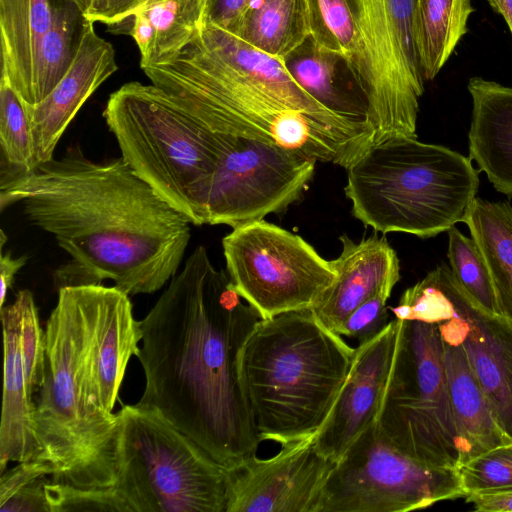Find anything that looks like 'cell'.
I'll return each instance as SVG.
<instances>
[{"label":"cell","instance_id":"cell-1","mask_svg":"<svg viewBox=\"0 0 512 512\" xmlns=\"http://www.w3.org/2000/svg\"><path fill=\"white\" fill-rule=\"evenodd\" d=\"M18 204L70 256L57 290L112 280L127 295L151 294L172 279L191 222L122 157L96 162L80 147L32 171L0 177V210Z\"/></svg>","mask_w":512,"mask_h":512},{"label":"cell","instance_id":"cell-2","mask_svg":"<svg viewBox=\"0 0 512 512\" xmlns=\"http://www.w3.org/2000/svg\"><path fill=\"white\" fill-rule=\"evenodd\" d=\"M195 248L140 322V405L154 408L227 469L261 442L239 383L240 349L260 314Z\"/></svg>","mask_w":512,"mask_h":512},{"label":"cell","instance_id":"cell-3","mask_svg":"<svg viewBox=\"0 0 512 512\" xmlns=\"http://www.w3.org/2000/svg\"><path fill=\"white\" fill-rule=\"evenodd\" d=\"M354 352L310 309L260 319L238 356L240 387L259 439L285 445L314 437Z\"/></svg>","mask_w":512,"mask_h":512},{"label":"cell","instance_id":"cell-4","mask_svg":"<svg viewBox=\"0 0 512 512\" xmlns=\"http://www.w3.org/2000/svg\"><path fill=\"white\" fill-rule=\"evenodd\" d=\"M142 70L214 132L281 146L345 169L374 145L372 127L332 123L302 111L230 67L198 36L171 63Z\"/></svg>","mask_w":512,"mask_h":512},{"label":"cell","instance_id":"cell-5","mask_svg":"<svg viewBox=\"0 0 512 512\" xmlns=\"http://www.w3.org/2000/svg\"><path fill=\"white\" fill-rule=\"evenodd\" d=\"M89 361L85 287L61 288L46 321L44 377L33 397L38 458L53 465V483L108 489L119 473L121 418L90 408Z\"/></svg>","mask_w":512,"mask_h":512},{"label":"cell","instance_id":"cell-6","mask_svg":"<svg viewBox=\"0 0 512 512\" xmlns=\"http://www.w3.org/2000/svg\"><path fill=\"white\" fill-rule=\"evenodd\" d=\"M346 170L355 218L376 232L421 238L463 221L480 183L470 157L417 138L375 144Z\"/></svg>","mask_w":512,"mask_h":512},{"label":"cell","instance_id":"cell-7","mask_svg":"<svg viewBox=\"0 0 512 512\" xmlns=\"http://www.w3.org/2000/svg\"><path fill=\"white\" fill-rule=\"evenodd\" d=\"M103 117L132 170L193 225L206 224L205 204L219 157L217 133L160 87L137 81L109 96Z\"/></svg>","mask_w":512,"mask_h":512},{"label":"cell","instance_id":"cell-8","mask_svg":"<svg viewBox=\"0 0 512 512\" xmlns=\"http://www.w3.org/2000/svg\"><path fill=\"white\" fill-rule=\"evenodd\" d=\"M119 473L125 512H226L228 469L154 408L123 405Z\"/></svg>","mask_w":512,"mask_h":512},{"label":"cell","instance_id":"cell-9","mask_svg":"<svg viewBox=\"0 0 512 512\" xmlns=\"http://www.w3.org/2000/svg\"><path fill=\"white\" fill-rule=\"evenodd\" d=\"M376 424L408 457L430 466L459 467L462 446L437 324L398 320L394 357Z\"/></svg>","mask_w":512,"mask_h":512},{"label":"cell","instance_id":"cell-10","mask_svg":"<svg viewBox=\"0 0 512 512\" xmlns=\"http://www.w3.org/2000/svg\"><path fill=\"white\" fill-rule=\"evenodd\" d=\"M461 497L465 492L457 469L408 457L375 421L334 463L318 512H406Z\"/></svg>","mask_w":512,"mask_h":512},{"label":"cell","instance_id":"cell-11","mask_svg":"<svg viewBox=\"0 0 512 512\" xmlns=\"http://www.w3.org/2000/svg\"><path fill=\"white\" fill-rule=\"evenodd\" d=\"M222 247L231 282L262 319L311 309L337 278L302 237L264 220L233 229Z\"/></svg>","mask_w":512,"mask_h":512},{"label":"cell","instance_id":"cell-12","mask_svg":"<svg viewBox=\"0 0 512 512\" xmlns=\"http://www.w3.org/2000/svg\"><path fill=\"white\" fill-rule=\"evenodd\" d=\"M219 157L206 204L205 223L233 229L280 213L296 202L317 160L266 142L216 132Z\"/></svg>","mask_w":512,"mask_h":512},{"label":"cell","instance_id":"cell-13","mask_svg":"<svg viewBox=\"0 0 512 512\" xmlns=\"http://www.w3.org/2000/svg\"><path fill=\"white\" fill-rule=\"evenodd\" d=\"M412 320L443 324L461 343L494 415L512 438V321L482 309L441 264L409 295Z\"/></svg>","mask_w":512,"mask_h":512},{"label":"cell","instance_id":"cell-14","mask_svg":"<svg viewBox=\"0 0 512 512\" xmlns=\"http://www.w3.org/2000/svg\"><path fill=\"white\" fill-rule=\"evenodd\" d=\"M350 1L359 30L358 53L351 71L368 100L374 145L392 138H417L424 83L409 67L385 1Z\"/></svg>","mask_w":512,"mask_h":512},{"label":"cell","instance_id":"cell-15","mask_svg":"<svg viewBox=\"0 0 512 512\" xmlns=\"http://www.w3.org/2000/svg\"><path fill=\"white\" fill-rule=\"evenodd\" d=\"M314 437L281 445L273 457L254 455L228 469L226 512H318L335 462L317 450Z\"/></svg>","mask_w":512,"mask_h":512},{"label":"cell","instance_id":"cell-16","mask_svg":"<svg viewBox=\"0 0 512 512\" xmlns=\"http://www.w3.org/2000/svg\"><path fill=\"white\" fill-rule=\"evenodd\" d=\"M398 320L355 348L347 378L322 427L314 437L317 450L336 462L377 419L394 357Z\"/></svg>","mask_w":512,"mask_h":512},{"label":"cell","instance_id":"cell-17","mask_svg":"<svg viewBox=\"0 0 512 512\" xmlns=\"http://www.w3.org/2000/svg\"><path fill=\"white\" fill-rule=\"evenodd\" d=\"M84 287L90 332L89 405L98 415L112 418L127 365L140 347V322L123 291L102 284Z\"/></svg>","mask_w":512,"mask_h":512},{"label":"cell","instance_id":"cell-18","mask_svg":"<svg viewBox=\"0 0 512 512\" xmlns=\"http://www.w3.org/2000/svg\"><path fill=\"white\" fill-rule=\"evenodd\" d=\"M88 21L69 69L39 103L25 106L32 129L36 161L54 158L55 148L88 98L118 69L111 43L100 37Z\"/></svg>","mask_w":512,"mask_h":512},{"label":"cell","instance_id":"cell-19","mask_svg":"<svg viewBox=\"0 0 512 512\" xmlns=\"http://www.w3.org/2000/svg\"><path fill=\"white\" fill-rule=\"evenodd\" d=\"M339 239L342 252L330 260L337 278L310 309L321 324L337 334L358 306L385 283L400 279L397 254L385 237L374 234L358 243L346 235Z\"/></svg>","mask_w":512,"mask_h":512},{"label":"cell","instance_id":"cell-20","mask_svg":"<svg viewBox=\"0 0 512 512\" xmlns=\"http://www.w3.org/2000/svg\"><path fill=\"white\" fill-rule=\"evenodd\" d=\"M437 325L443 343L452 411L461 440L462 465L489 450L510 444L512 438L499 425L461 343L446 326Z\"/></svg>","mask_w":512,"mask_h":512},{"label":"cell","instance_id":"cell-21","mask_svg":"<svg viewBox=\"0 0 512 512\" xmlns=\"http://www.w3.org/2000/svg\"><path fill=\"white\" fill-rule=\"evenodd\" d=\"M467 88L473 105L469 156L497 191L512 197V87L473 77Z\"/></svg>","mask_w":512,"mask_h":512},{"label":"cell","instance_id":"cell-22","mask_svg":"<svg viewBox=\"0 0 512 512\" xmlns=\"http://www.w3.org/2000/svg\"><path fill=\"white\" fill-rule=\"evenodd\" d=\"M3 327V401L0 423V474L9 462L38 458L33 403L28 397L20 346V308L14 301L0 309Z\"/></svg>","mask_w":512,"mask_h":512},{"label":"cell","instance_id":"cell-23","mask_svg":"<svg viewBox=\"0 0 512 512\" xmlns=\"http://www.w3.org/2000/svg\"><path fill=\"white\" fill-rule=\"evenodd\" d=\"M282 62L295 82L327 110L373 127L367 97L349 66L340 68L347 63L341 55L321 48L309 36Z\"/></svg>","mask_w":512,"mask_h":512},{"label":"cell","instance_id":"cell-24","mask_svg":"<svg viewBox=\"0 0 512 512\" xmlns=\"http://www.w3.org/2000/svg\"><path fill=\"white\" fill-rule=\"evenodd\" d=\"M51 16V0H0V78L25 106L36 104L38 54Z\"/></svg>","mask_w":512,"mask_h":512},{"label":"cell","instance_id":"cell-25","mask_svg":"<svg viewBox=\"0 0 512 512\" xmlns=\"http://www.w3.org/2000/svg\"><path fill=\"white\" fill-rule=\"evenodd\" d=\"M198 38L208 50L230 67L302 111L332 123L369 126L327 110L295 82L282 60L258 50L230 32L204 24Z\"/></svg>","mask_w":512,"mask_h":512},{"label":"cell","instance_id":"cell-26","mask_svg":"<svg viewBox=\"0 0 512 512\" xmlns=\"http://www.w3.org/2000/svg\"><path fill=\"white\" fill-rule=\"evenodd\" d=\"M462 222L484 256L500 315L512 321V206L475 197Z\"/></svg>","mask_w":512,"mask_h":512},{"label":"cell","instance_id":"cell-27","mask_svg":"<svg viewBox=\"0 0 512 512\" xmlns=\"http://www.w3.org/2000/svg\"><path fill=\"white\" fill-rule=\"evenodd\" d=\"M228 32L282 60L310 36L307 0H255Z\"/></svg>","mask_w":512,"mask_h":512},{"label":"cell","instance_id":"cell-28","mask_svg":"<svg viewBox=\"0 0 512 512\" xmlns=\"http://www.w3.org/2000/svg\"><path fill=\"white\" fill-rule=\"evenodd\" d=\"M473 12L471 0H415L416 41L425 80L440 72Z\"/></svg>","mask_w":512,"mask_h":512},{"label":"cell","instance_id":"cell-29","mask_svg":"<svg viewBox=\"0 0 512 512\" xmlns=\"http://www.w3.org/2000/svg\"><path fill=\"white\" fill-rule=\"evenodd\" d=\"M51 9L50 26L41 41L37 60L36 104L69 69L89 21L80 0H51Z\"/></svg>","mask_w":512,"mask_h":512},{"label":"cell","instance_id":"cell-30","mask_svg":"<svg viewBox=\"0 0 512 512\" xmlns=\"http://www.w3.org/2000/svg\"><path fill=\"white\" fill-rule=\"evenodd\" d=\"M206 3L207 0H144L137 10L146 15L154 32L153 50L144 68L171 63L192 43L204 26Z\"/></svg>","mask_w":512,"mask_h":512},{"label":"cell","instance_id":"cell-31","mask_svg":"<svg viewBox=\"0 0 512 512\" xmlns=\"http://www.w3.org/2000/svg\"><path fill=\"white\" fill-rule=\"evenodd\" d=\"M0 177L32 171L38 164L34 139L23 102L12 87L0 78Z\"/></svg>","mask_w":512,"mask_h":512},{"label":"cell","instance_id":"cell-32","mask_svg":"<svg viewBox=\"0 0 512 512\" xmlns=\"http://www.w3.org/2000/svg\"><path fill=\"white\" fill-rule=\"evenodd\" d=\"M310 37L341 55L351 69L358 53L359 30L350 0H307Z\"/></svg>","mask_w":512,"mask_h":512},{"label":"cell","instance_id":"cell-33","mask_svg":"<svg viewBox=\"0 0 512 512\" xmlns=\"http://www.w3.org/2000/svg\"><path fill=\"white\" fill-rule=\"evenodd\" d=\"M53 474V465L42 458L6 469L0 477V511L51 512L46 486Z\"/></svg>","mask_w":512,"mask_h":512},{"label":"cell","instance_id":"cell-34","mask_svg":"<svg viewBox=\"0 0 512 512\" xmlns=\"http://www.w3.org/2000/svg\"><path fill=\"white\" fill-rule=\"evenodd\" d=\"M448 235L447 256L455 280L482 309L500 315L490 272L477 243L455 226Z\"/></svg>","mask_w":512,"mask_h":512},{"label":"cell","instance_id":"cell-35","mask_svg":"<svg viewBox=\"0 0 512 512\" xmlns=\"http://www.w3.org/2000/svg\"><path fill=\"white\" fill-rule=\"evenodd\" d=\"M15 300L20 308V346L27 394L33 403V397L40 389L44 377L45 330L40 325L32 292L20 290Z\"/></svg>","mask_w":512,"mask_h":512},{"label":"cell","instance_id":"cell-36","mask_svg":"<svg viewBox=\"0 0 512 512\" xmlns=\"http://www.w3.org/2000/svg\"><path fill=\"white\" fill-rule=\"evenodd\" d=\"M465 496L512 490V449L501 446L457 468Z\"/></svg>","mask_w":512,"mask_h":512},{"label":"cell","instance_id":"cell-37","mask_svg":"<svg viewBox=\"0 0 512 512\" xmlns=\"http://www.w3.org/2000/svg\"><path fill=\"white\" fill-rule=\"evenodd\" d=\"M51 512L112 511L125 509L112 488L81 489L50 482L46 486Z\"/></svg>","mask_w":512,"mask_h":512},{"label":"cell","instance_id":"cell-38","mask_svg":"<svg viewBox=\"0 0 512 512\" xmlns=\"http://www.w3.org/2000/svg\"><path fill=\"white\" fill-rule=\"evenodd\" d=\"M396 282L385 283L373 296L358 306L346 319L339 335L355 338L359 344L378 335L391 321L386 307Z\"/></svg>","mask_w":512,"mask_h":512},{"label":"cell","instance_id":"cell-39","mask_svg":"<svg viewBox=\"0 0 512 512\" xmlns=\"http://www.w3.org/2000/svg\"><path fill=\"white\" fill-rule=\"evenodd\" d=\"M86 18L95 23L115 25L132 17L144 0H80Z\"/></svg>","mask_w":512,"mask_h":512},{"label":"cell","instance_id":"cell-40","mask_svg":"<svg viewBox=\"0 0 512 512\" xmlns=\"http://www.w3.org/2000/svg\"><path fill=\"white\" fill-rule=\"evenodd\" d=\"M255 0H207L205 23L229 31Z\"/></svg>","mask_w":512,"mask_h":512},{"label":"cell","instance_id":"cell-41","mask_svg":"<svg viewBox=\"0 0 512 512\" xmlns=\"http://www.w3.org/2000/svg\"><path fill=\"white\" fill-rule=\"evenodd\" d=\"M466 502L474 506V510L480 512H512V490L471 493L465 496Z\"/></svg>","mask_w":512,"mask_h":512},{"label":"cell","instance_id":"cell-42","mask_svg":"<svg viewBox=\"0 0 512 512\" xmlns=\"http://www.w3.org/2000/svg\"><path fill=\"white\" fill-rule=\"evenodd\" d=\"M27 258L25 256L12 257L10 252H4L1 248L0 258V280H1V294H0V307L5 306V301L10 291L14 278L17 272L25 265Z\"/></svg>","mask_w":512,"mask_h":512},{"label":"cell","instance_id":"cell-43","mask_svg":"<svg viewBox=\"0 0 512 512\" xmlns=\"http://www.w3.org/2000/svg\"><path fill=\"white\" fill-rule=\"evenodd\" d=\"M491 8L506 21L512 34V0H486Z\"/></svg>","mask_w":512,"mask_h":512},{"label":"cell","instance_id":"cell-44","mask_svg":"<svg viewBox=\"0 0 512 512\" xmlns=\"http://www.w3.org/2000/svg\"><path fill=\"white\" fill-rule=\"evenodd\" d=\"M508 446L512 449V442L510 444H508Z\"/></svg>","mask_w":512,"mask_h":512}]
</instances>
